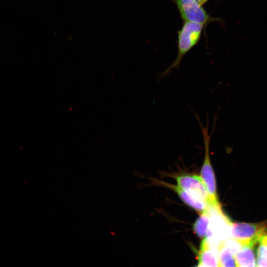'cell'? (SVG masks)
I'll return each instance as SVG.
<instances>
[{
	"label": "cell",
	"instance_id": "obj_1",
	"mask_svg": "<svg viewBox=\"0 0 267 267\" xmlns=\"http://www.w3.org/2000/svg\"><path fill=\"white\" fill-rule=\"evenodd\" d=\"M205 25L197 23L184 22L181 29L178 31V52L172 63L161 74L162 77L169 75L174 69L178 70L184 56L198 43Z\"/></svg>",
	"mask_w": 267,
	"mask_h": 267
},
{
	"label": "cell",
	"instance_id": "obj_2",
	"mask_svg": "<svg viewBox=\"0 0 267 267\" xmlns=\"http://www.w3.org/2000/svg\"><path fill=\"white\" fill-rule=\"evenodd\" d=\"M207 210L210 218L206 237L218 247L222 242L230 238L232 222L222 212L220 204L208 205Z\"/></svg>",
	"mask_w": 267,
	"mask_h": 267
},
{
	"label": "cell",
	"instance_id": "obj_3",
	"mask_svg": "<svg viewBox=\"0 0 267 267\" xmlns=\"http://www.w3.org/2000/svg\"><path fill=\"white\" fill-rule=\"evenodd\" d=\"M202 131L204 145V157L200 172V177L207 191L209 201L208 205H218L219 203L216 183L214 170L212 166L210 155V143L211 136L208 134V125L204 127L198 117L195 115Z\"/></svg>",
	"mask_w": 267,
	"mask_h": 267
},
{
	"label": "cell",
	"instance_id": "obj_4",
	"mask_svg": "<svg viewBox=\"0 0 267 267\" xmlns=\"http://www.w3.org/2000/svg\"><path fill=\"white\" fill-rule=\"evenodd\" d=\"M266 223H251L242 222H232L230 238L243 245L254 246L266 235Z\"/></svg>",
	"mask_w": 267,
	"mask_h": 267
},
{
	"label": "cell",
	"instance_id": "obj_5",
	"mask_svg": "<svg viewBox=\"0 0 267 267\" xmlns=\"http://www.w3.org/2000/svg\"><path fill=\"white\" fill-rule=\"evenodd\" d=\"M171 0L177 6L184 22H191L205 25L215 20L196 0Z\"/></svg>",
	"mask_w": 267,
	"mask_h": 267
},
{
	"label": "cell",
	"instance_id": "obj_6",
	"mask_svg": "<svg viewBox=\"0 0 267 267\" xmlns=\"http://www.w3.org/2000/svg\"><path fill=\"white\" fill-rule=\"evenodd\" d=\"M178 185L196 199L208 204L209 195L201 178L196 174H182L175 176Z\"/></svg>",
	"mask_w": 267,
	"mask_h": 267
},
{
	"label": "cell",
	"instance_id": "obj_7",
	"mask_svg": "<svg viewBox=\"0 0 267 267\" xmlns=\"http://www.w3.org/2000/svg\"><path fill=\"white\" fill-rule=\"evenodd\" d=\"M197 267H219L218 247L206 237L201 242L198 255Z\"/></svg>",
	"mask_w": 267,
	"mask_h": 267
},
{
	"label": "cell",
	"instance_id": "obj_8",
	"mask_svg": "<svg viewBox=\"0 0 267 267\" xmlns=\"http://www.w3.org/2000/svg\"><path fill=\"white\" fill-rule=\"evenodd\" d=\"M164 184L175 191L185 204L200 213L207 208L208 204L207 203L193 198L178 185L165 183Z\"/></svg>",
	"mask_w": 267,
	"mask_h": 267
},
{
	"label": "cell",
	"instance_id": "obj_9",
	"mask_svg": "<svg viewBox=\"0 0 267 267\" xmlns=\"http://www.w3.org/2000/svg\"><path fill=\"white\" fill-rule=\"evenodd\" d=\"M253 247L243 245L234 254L236 267H255L256 261L255 258Z\"/></svg>",
	"mask_w": 267,
	"mask_h": 267
},
{
	"label": "cell",
	"instance_id": "obj_10",
	"mask_svg": "<svg viewBox=\"0 0 267 267\" xmlns=\"http://www.w3.org/2000/svg\"><path fill=\"white\" fill-rule=\"evenodd\" d=\"M218 258L219 267H236L234 254L224 241L218 247Z\"/></svg>",
	"mask_w": 267,
	"mask_h": 267
},
{
	"label": "cell",
	"instance_id": "obj_11",
	"mask_svg": "<svg viewBox=\"0 0 267 267\" xmlns=\"http://www.w3.org/2000/svg\"><path fill=\"white\" fill-rule=\"evenodd\" d=\"M210 214L207 208L200 213L193 225V230L199 237L203 238L206 236L210 222Z\"/></svg>",
	"mask_w": 267,
	"mask_h": 267
},
{
	"label": "cell",
	"instance_id": "obj_12",
	"mask_svg": "<svg viewBox=\"0 0 267 267\" xmlns=\"http://www.w3.org/2000/svg\"><path fill=\"white\" fill-rule=\"evenodd\" d=\"M259 243L256 261V266L267 267V244L262 240Z\"/></svg>",
	"mask_w": 267,
	"mask_h": 267
},
{
	"label": "cell",
	"instance_id": "obj_13",
	"mask_svg": "<svg viewBox=\"0 0 267 267\" xmlns=\"http://www.w3.org/2000/svg\"><path fill=\"white\" fill-rule=\"evenodd\" d=\"M209 0H199V2L201 4V5H203L204 4H205V3H206L208 1H209Z\"/></svg>",
	"mask_w": 267,
	"mask_h": 267
},
{
	"label": "cell",
	"instance_id": "obj_14",
	"mask_svg": "<svg viewBox=\"0 0 267 267\" xmlns=\"http://www.w3.org/2000/svg\"><path fill=\"white\" fill-rule=\"evenodd\" d=\"M262 240L265 241L267 244V235H265Z\"/></svg>",
	"mask_w": 267,
	"mask_h": 267
},
{
	"label": "cell",
	"instance_id": "obj_15",
	"mask_svg": "<svg viewBox=\"0 0 267 267\" xmlns=\"http://www.w3.org/2000/svg\"><path fill=\"white\" fill-rule=\"evenodd\" d=\"M196 0L199 2V0Z\"/></svg>",
	"mask_w": 267,
	"mask_h": 267
}]
</instances>
